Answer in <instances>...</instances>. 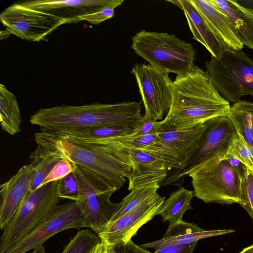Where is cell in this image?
I'll list each match as a JSON object with an SVG mask.
<instances>
[{"instance_id": "cell-1", "label": "cell", "mask_w": 253, "mask_h": 253, "mask_svg": "<svg viewBox=\"0 0 253 253\" xmlns=\"http://www.w3.org/2000/svg\"><path fill=\"white\" fill-rule=\"evenodd\" d=\"M230 108L206 72L194 66L189 72L177 75L172 82L171 103L164 120L177 128L189 127L227 115Z\"/></svg>"}, {"instance_id": "cell-2", "label": "cell", "mask_w": 253, "mask_h": 253, "mask_svg": "<svg viewBox=\"0 0 253 253\" xmlns=\"http://www.w3.org/2000/svg\"><path fill=\"white\" fill-rule=\"evenodd\" d=\"M141 102L115 104L94 103L83 105H62L40 109L30 123L42 130L79 129L109 126L134 127L141 116Z\"/></svg>"}, {"instance_id": "cell-3", "label": "cell", "mask_w": 253, "mask_h": 253, "mask_svg": "<svg viewBox=\"0 0 253 253\" xmlns=\"http://www.w3.org/2000/svg\"><path fill=\"white\" fill-rule=\"evenodd\" d=\"M35 137L38 145L57 151L62 158L93 171L116 190L131 179V167L103 146L58 138L44 130L36 133Z\"/></svg>"}, {"instance_id": "cell-4", "label": "cell", "mask_w": 253, "mask_h": 253, "mask_svg": "<svg viewBox=\"0 0 253 253\" xmlns=\"http://www.w3.org/2000/svg\"><path fill=\"white\" fill-rule=\"evenodd\" d=\"M131 48L149 64L168 74L184 75L194 66L192 45L174 35L143 30L132 37Z\"/></svg>"}, {"instance_id": "cell-5", "label": "cell", "mask_w": 253, "mask_h": 253, "mask_svg": "<svg viewBox=\"0 0 253 253\" xmlns=\"http://www.w3.org/2000/svg\"><path fill=\"white\" fill-rule=\"evenodd\" d=\"M224 155L203 162L187 174L192 178L195 196L205 203L229 205L241 201V179Z\"/></svg>"}, {"instance_id": "cell-6", "label": "cell", "mask_w": 253, "mask_h": 253, "mask_svg": "<svg viewBox=\"0 0 253 253\" xmlns=\"http://www.w3.org/2000/svg\"><path fill=\"white\" fill-rule=\"evenodd\" d=\"M72 164L79 190L76 202L84 216L85 227L98 235L120 208L121 202L110 201L111 195L116 190L105 179L86 168Z\"/></svg>"}, {"instance_id": "cell-7", "label": "cell", "mask_w": 253, "mask_h": 253, "mask_svg": "<svg viewBox=\"0 0 253 253\" xmlns=\"http://www.w3.org/2000/svg\"><path fill=\"white\" fill-rule=\"evenodd\" d=\"M206 73L221 96L236 102L243 96H253V61L242 50L225 49L205 63Z\"/></svg>"}, {"instance_id": "cell-8", "label": "cell", "mask_w": 253, "mask_h": 253, "mask_svg": "<svg viewBox=\"0 0 253 253\" xmlns=\"http://www.w3.org/2000/svg\"><path fill=\"white\" fill-rule=\"evenodd\" d=\"M58 182H49L29 193L3 229L0 253H4L30 234L50 215L61 199L58 193Z\"/></svg>"}, {"instance_id": "cell-9", "label": "cell", "mask_w": 253, "mask_h": 253, "mask_svg": "<svg viewBox=\"0 0 253 253\" xmlns=\"http://www.w3.org/2000/svg\"><path fill=\"white\" fill-rule=\"evenodd\" d=\"M205 127L194 154L183 167L172 171L162 182L163 185L180 182L194 167L215 156L224 155L238 137L237 131L229 118L221 116L205 122Z\"/></svg>"}, {"instance_id": "cell-10", "label": "cell", "mask_w": 253, "mask_h": 253, "mask_svg": "<svg viewBox=\"0 0 253 253\" xmlns=\"http://www.w3.org/2000/svg\"><path fill=\"white\" fill-rule=\"evenodd\" d=\"M131 73L137 84L145 109L144 117L154 121L162 119L172 100V81L168 75L150 64H136Z\"/></svg>"}, {"instance_id": "cell-11", "label": "cell", "mask_w": 253, "mask_h": 253, "mask_svg": "<svg viewBox=\"0 0 253 253\" xmlns=\"http://www.w3.org/2000/svg\"><path fill=\"white\" fill-rule=\"evenodd\" d=\"M1 23L10 34L31 42L45 40L59 26L66 24L53 14L15 3L0 15Z\"/></svg>"}, {"instance_id": "cell-12", "label": "cell", "mask_w": 253, "mask_h": 253, "mask_svg": "<svg viewBox=\"0 0 253 253\" xmlns=\"http://www.w3.org/2000/svg\"><path fill=\"white\" fill-rule=\"evenodd\" d=\"M85 227L84 216L75 201L58 205L50 215L33 232L4 253H26L42 246L50 237L64 230Z\"/></svg>"}, {"instance_id": "cell-13", "label": "cell", "mask_w": 253, "mask_h": 253, "mask_svg": "<svg viewBox=\"0 0 253 253\" xmlns=\"http://www.w3.org/2000/svg\"><path fill=\"white\" fill-rule=\"evenodd\" d=\"M102 146L131 167V177L128 187L129 191L135 188L160 184L168 176L169 170L163 162L146 152L126 147L113 141Z\"/></svg>"}, {"instance_id": "cell-14", "label": "cell", "mask_w": 253, "mask_h": 253, "mask_svg": "<svg viewBox=\"0 0 253 253\" xmlns=\"http://www.w3.org/2000/svg\"><path fill=\"white\" fill-rule=\"evenodd\" d=\"M164 201L157 193L134 211L108 224L98 236L113 246L127 243L140 227L157 215Z\"/></svg>"}, {"instance_id": "cell-15", "label": "cell", "mask_w": 253, "mask_h": 253, "mask_svg": "<svg viewBox=\"0 0 253 253\" xmlns=\"http://www.w3.org/2000/svg\"><path fill=\"white\" fill-rule=\"evenodd\" d=\"M116 0H35L21 5L57 16L65 23L81 21V16L95 12L113 3Z\"/></svg>"}, {"instance_id": "cell-16", "label": "cell", "mask_w": 253, "mask_h": 253, "mask_svg": "<svg viewBox=\"0 0 253 253\" xmlns=\"http://www.w3.org/2000/svg\"><path fill=\"white\" fill-rule=\"evenodd\" d=\"M31 172L24 165L8 180L0 186V226L7 225L30 193Z\"/></svg>"}, {"instance_id": "cell-17", "label": "cell", "mask_w": 253, "mask_h": 253, "mask_svg": "<svg viewBox=\"0 0 253 253\" xmlns=\"http://www.w3.org/2000/svg\"><path fill=\"white\" fill-rule=\"evenodd\" d=\"M205 127L204 123L189 127L177 128L163 120L159 121L156 133L174 152L182 168L196 151Z\"/></svg>"}, {"instance_id": "cell-18", "label": "cell", "mask_w": 253, "mask_h": 253, "mask_svg": "<svg viewBox=\"0 0 253 253\" xmlns=\"http://www.w3.org/2000/svg\"><path fill=\"white\" fill-rule=\"evenodd\" d=\"M226 49L241 50L244 45L230 19L209 0H190Z\"/></svg>"}, {"instance_id": "cell-19", "label": "cell", "mask_w": 253, "mask_h": 253, "mask_svg": "<svg viewBox=\"0 0 253 253\" xmlns=\"http://www.w3.org/2000/svg\"><path fill=\"white\" fill-rule=\"evenodd\" d=\"M234 231L232 229L206 230L196 224L182 220L169 223L162 238L142 244L140 247L155 250L165 246L190 244L202 239L231 233Z\"/></svg>"}, {"instance_id": "cell-20", "label": "cell", "mask_w": 253, "mask_h": 253, "mask_svg": "<svg viewBox=\"0 0 253 253\" xmlns=\"http://www.w3.org/2000/svg\"><path fill=\"white\" fill-rule=\"evenodd\" d=\"M133 127L121 126H109L93 128L44 130L53 136L80 143L102 145L110 140L129 135Z\"/></svg>"}, {"instance_id": "cell-21", "label": "cell", "mask_w": 253, "mask_h": 253, "mask_svg": "<svg viewBox=\"0 0 253 253\" xmlns=\"http://www.w3.org/2000/svg\"><path fill=\"white\" fill-rule=\"evenodd\" d=\"M230 20L243 45L253 50V9L231 0H209Z\"/></svg>"}, {"instance_id": "cell-22", "label": "cell", "mask_w": 253, "mask_h": 253, "mask_svg": "<svg viewBox=\"0 0 253 253\" xmlns=\"http://www.w3.org/2000/svg\"><path fill=\"white\" fill-rule=\"evenodd\" d=\"M193 39L199 42L210 52L212 57H218L226 49L211 31L204 20L190 2L180 0Z\"/></svg>"}, {"instance_id": "cell-23", "label": "cell", "mask_w": 253, "mask_h": 253, "mask_svg": "<svg viewBox=\"0 0 253 253\" xmlns=\"http://www.w3.org/2000/svg\"><path fill=\"white\" fill-rule=\"evenodd\" d=\"M62 159L61 155L57 151L38 145L30 157L29 166L32 177L30 192L42 186L46 176Z\"/></svg>"}, {"instance_id": "cell-24", "label": "cell", "mask_w": 253, "mask_h": 253, "mask_svg": "<svg viewBox=\"0 0 253 253\" xmlns=\"http://www.w3.org/2000/svg\"><path fill=\"white\" fill-rule=\"evenodd\" d=\"M226 116L238 136L253 153V103L239 100L231 106Z\"/></svg>"}, {"instance_id": "cell-25", "label": "cell", "mask_w": 253, "mask_h": 253, "mask_svg": "<svg viewBox=\"0 0 253 253\" xmlns=\"http://www.w3.org/2000/svg\"><path fill=\"white\" fill-rule=\"evenodd\" d=\"M194 196L193 191L180 187L169 193L157 215H161L164 222L169 221V223L182 220L185 212L192 209L191 201Z\"/></svg>"}, {"instance_id": "cell-26", "label": "cell", "mask_w": 253, "mask_h": 253, "mask_svg": "<svg viewBox=\"0 0 253 253\" xmlns=\"http://www.w3.org/2000/svg\"><path fill=\"white\" fill-rule=\"evenodd\" d=\"M21 116L16 97L0 84V123L2 129L14 135L20 131Z\"/></svg>"}, {"instance_id": "cell-27", "label": "cell", "mask_w": 253, "mask_h": 253, "mask_svg": "<svg viewBox=\"0 0 253 253\" xmlns=\"http://www.w3.org/2000/svg\"><path fill=\"white\" fill-rule=\"evenodd\" d=\"M160 188V184L135 188L121 202V206L114 214L109 223L114 222L124 215L134 211L145 202L155 196Z\"/></svg>"}, {"instance_id": "cell-28", "label": "cell", "mask_w": 253, "mask_h": 253, "mask_svg": "<svg viewBox=\"0 0 253 253\" xmlns=\"http://www.w3.org/2000/svg\"><path fill=\"white\" fill-rule=\"evenodd\" d=\"M101 239L91 230H82L71 239L62 253H91Z\"/></svg>"}, {"instance_id": "cell-29", "label": "cell", "mask_w": 253, "mask_h": 253, "mask_svg": "<svg viewBox=\"0 0 253 253\" xmlns=\"http://www.w3.org/2000/svg\"><path fill=\"white\" fill-rule=\"evenodd\" d=\"M159 139L157 133H155L137 136H131L128 135L116 137L108 141H113L126 147L144 151L153 146Z\"/></svg>"}, {"instance_id": "cell-30", "label": "cell", "mask_w": 253, "mask_h": 253, "mask_svg": "<svg viewBox=\"0 0 253 253\" xmlns=\"http://www.w3.org/2000/svg\"><path fill=\"white\" fill-rule=\"evenodd\" d=\"M239 204L253 221V171L250 169L241 179V201Z\"/></svg>"}, {"instance_id": "cell-31", "label": "cell", "mask_w": 253, "mask_h": 253, "mask_svg": "<svg viewBox=\"0 0 253 253\" xmlns=\"http://www.w3.org/2000/svg\"><path fill=\"white\" fill-rule=\"evenodd\" d=\"M226 153L238 159L253 171V153L239 136L229 146Z\"/></svg>"}, {"instance_id": "cell-32", "label": "cell", "mask_w": 253, "mask_h": 253, "mask_svg": "<svg viewBox=\"0 0 253 253\" xmlns=\"http://www.w3.org/2000/svg\"><path fill=\"white\" fill-rule=\"evenodd\" d=\"M57 190L61 199H69L75 202L78 201V186L73 172L58 180Z\"/></svg>"}, {"instance_id": "cell-33", "label": "cell", "mask_w": 253, "mask_h": 253, "mask_svg": "<svg viewBox=\"0 0 253 253\" xmlns=\"http://www.w3.org/2000/svg\"><path fill=\"white\" fill-rule=\"evenodd\" d=\"M123 2V0H116L113 3L95 12L81 16L80 19L81 21L85 20L91 24H99L113 17L115 8L121 5Z\"/></svg>"}, {"instance_id": "cell-34", "label": "cell", "mask_w": 253, "mask_h": 253, "mask_svg": "<svg viewBox=\"0 0 253 253\" xmlns=\"http://www.w3.org/2000/svg\"><path fill=\"white\" fill-rule=\"evenodd\" d=\"M72 171V163L65 158H62L46 176L42 185L52 181H58Z\"/></svg>"}, {"instance_id": "cell-35", "label": "cell", "mask_w": 253, "mask_h": 253, "mask_svg": "<svg viewBox=\"0 0 253 253\" xmlns=\"http://www.w3.org/2000/svg\"><path fill=\"white\" fill-rule=\"evenodd\" d=\"M159 122L154 121L142 116L135 123L133 131L128 135L137 136L157 132Z\"/></svg>"}, {"instance_id": "cell-36", "label": "cell", "mask_w": 253, "mask_h": 253, "mask_svg": "<svg viewBox=\"0 0 253 253\" xmlns=\"http://www.w3.org/2000/svg\"><path fill=\"white\" fill-rule=\"evenodd\" d=\"M198 242L185 245H170L155 250L154 253H193Z\"/></svg>"}, {"instance_id": "cell-37", "label": "cell", "mask_w": 253, "mask_h": 253, "mask_svg": "<svg viewBox=\"0 0 253 253\" xmlns=\"http://www.w3.org/2000/svg\"><path fill=\"white\" fill-rule=\"evenodd\" d=\"M223 158L228 162L241 179L249 169L238 159L226 153L224 155Z\"/></svg>"}, {"instance_id": "cell-38", "label": "cell", "mask_w": 253, "mask_h": 253, "mask_svg": "<svg viewBox=\"0 0 253 253\" xmlns=\"http://www.w3.org/2000/svg\"><path fill=\"white\" fill-rule=\"evenodd\" d=\"M91 253H116L115 246L109 245L101 240L93 248Z\"/></svg>"}, {"instance_id": "cell-39", "label": "cell", "mask_w": 253, "mask_h": 253, "mask_svg": "<svg viewBox=\"0 0 253 253\" xmlns=\"http://www.w3.org/2000/svg\"><path fill=\"white\" fill-rule=\"evenodd\" d=\"M32 253H46L44 247L43 246L34 249Z\"/></svg>"}, {"instance_id": "cell-40", "label": "cell", "mask_w": 253, "mask_h": 253, "mask_svg": "<svg viewBox=\"0 0 253 253\" xmlns=\"http://www.w3.org/2000/svg\"><path fill=\"white\" fill-rule=\"evenodd\" d=\"M239 253H253V245L244 248Z\"/></svg>"}, {"instance_id": "cell-41", "label": "cell", "mask_w": 253, "mask_h": 253, "mask_svg": "<svg viewBox=\"0 0 253 253\" xmlns=\"http://www.w3.org/2000/svg\"><path fill=\"white\" fill-rule=\"evenodd\" d=\"M168 1L172 3L173 4L178 6L181 9H182V5L179 0H168Z\"/></svg>"}]
</instances>
